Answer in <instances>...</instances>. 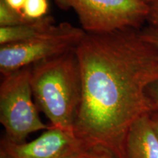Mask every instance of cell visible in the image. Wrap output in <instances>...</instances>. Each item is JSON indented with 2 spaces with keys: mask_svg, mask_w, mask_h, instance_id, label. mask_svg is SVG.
Returning a JSON list of instances; mask_svg holds the SVG:
<instances>
[{
  "mask_svg": "<svg viewBox=\"0 0 158 158\" xmlns=\"http://www.w3.org/2000/svg\"><path fill=\"white\" fill-rule=\"evenodd\" d=\"M81 98L74 133L115 158L138 118L153 111L148 86L158 81V51L135 29L85 33L75 48Z\"/></svg>",
  "mask_w": 158,
  "mask_h": 158,
  "instance_id": "cell-1",
  "label": "cell"
},
{
  "mask_svg": "<svg viewBox=\"0 0 158 158\" xmlns=\"http://www.w3.org/2000/svg\"><path fill=\"white\" fill-rule=\"evenodd\" d=\"M31 86L51 127L74 132L81 98V76L75 48L31 65Z\"/></svg>",
  "mask_w": 158,
  "mask_h": 158,
  "instance_id": "cell-2",
  "label": "cell"
},
{
  "mask_svg": "<svg viewBox=\"0 0 158 158\" xmlns=\"http://www.w3.org/2000/svg\"><path fill=\"white\" fill-rule=\"evenodd\" d=\"M31 70L28 66L5 75L0 85V122L5 137L14 143H23L31 133L49 127L33 102Z\"/></svg>",
  "mask_w": 158,
  "mask_h": 158,
  "instance_id": "cell-3",
  "label": "cell"
},
{
  "mask_svg": "<svg viewBox=\"0 0 158 158\" xmlns=\"http://www.w3.org/2000/svg\"><path fill=\"white\" fill-rule=\"evenodd\" d=\"M82 28L62 22L22 42L1 45L0 72L5 76L75 48L84 36Z\"/></svg>",
  "mask_w": 158,
  "mask_h": 158,
  "instance_id": "cell-4",
  "label": "cell"
},
{
  "mask_svg": "<svg viewBox=\"0 0 158 158\" xmlns=\"http://www.w3.org/2000/svg\"><path fill=\"white\" fill-rule=\"evenodd\" d=\"M63 9H73L87 33L137 29L149 14L142 0H55Z\"/></svg>",
  "mask_w": 158,
  "mask_h": 158,
  "instance_id": "cell-5",
  "label": "cell"
},
{
  "mask_svg": "<svg viewBox=\"0 0 158 158\" xmlns=\"http://www.w3.org/2000/svg\"><path fill=\"white\" fill-rule=\"evenodd\" d=\"M1 151L7 158H94L104 150L92 147L74 132L50 126L29 142L14 143L5 136Z\"/></svg>",
  "mask_w": 158,
  "mask_h": 158,
  "instance_id": "cell-6",
  "label": "cell"
},
{
  "mask_svg": "<svg viewBox=\"0 0 158 158\" xmlns=\"http://www.w3.org/2000/svg\"><path fill=\"white\" fill-rule=\"evenodd\" d=\"M149 114L138 118L130 128L126 140L127 158H158V137Z\"/></svg>",
  "mask_w": 158,
  "mask_h": 158,
  "instance_id": "cell-7",
  "label": "cell"
},
{
  "mask_svg": "<svg viewBox=\"0 0 158 158\" xmlns=\"http://www.w3.org/2000/svg\"><path fill=\"white\" fill-rule=\"evenodd\" d=\"M54 19L47 15L42 19L13 27H0V45L22 42L42 34L52 28Z\"/></svg>",
  "mask_w": 158,
  "mask_h": 158,
  "instance_id": "cell-8",
  "label": "cell"
},
{
  "mask_svg": "<svg viewBox=\"0 0 158 158\" xmlns=\"http://www.w3.org/2000/svg\"><path fill=\"white\" fill-rule=\"evenodd\" d=\"M32 21L35 20L29 19L25 16L23 12L10 8L4 0H0V27L24 24Z\"/></svg>",
  "mask_w": 158,
  "mask_h": 158,
  "instance_id": "cell-9",
  "label": "cell"
},
{
  "mask_svg": "<svg viewBox=\"0 0 158 158\" xmlns=\"http://www.w3.org/2000/svg\"><path fill=\"white\" fill-rule=\"evenodd\" d=\"M48 0H27L22 12L29 19L39 20L48 15Z\"/></svg>",
  "mask_w": 158,
  "mask_h": 158,
  "instance_id": "cell-10",
  "label": "cell"
},
{
  "mask_svg": "<svg viewBox=\"0 0 158 158\" xmlns=\"http://www.w3.org/2000/svg\"><path fill=\"white\" fill-rule=\"evenodd\" d=\"M147 95L154 110H158V81L153 82L147 89Z\"/></svg>",
  "mask_w": 158,
  "mask_h": 158,
  "instance_id": "cell-11",
  "label": "cell"
},
{
  "mask_svg": "<svg viewBox=\"0 0 158 158\" xmlns=\"http://www.w3.org/2000/svg\"><path fill=\"white\" fill-rule=\"evenodd\" d=\"M149 7L147 20L152 26V28L158 31V0H153L149 4Z\"/></svg>",
  "mask_w": 158,
  "mask_h": 158,
  "instance_id": "cell-12",
  "label": "cell"
},
{
  "mask_svg": "<svg viewBox=\"0 0 158 158\" xmlns=\"http://www.w3.org/2000/svg\"><path fill=\"white\" fill-rule=\"evenodd\" d=\"M141 34L148 42H149L158 51V31L152 28L141 31Z\"/></svg>",
  "mask_w": 158,
  "mask_h": 158,
  "instance_id": "cell-13",
  "label": "cell"
},
{
  "mask_svg": "<svg viewBox=\"0 0 158 158\" xmlns=\"http://www.w3.org/2000/svg\"><path fill=\"white\" fill-rule=\"evenodd\" d=\"M4 1L10 8L16 11L22 12L27 0H4Z\"/></svg>",
  "mask_w": 158,
  "mask_h": 158,
  "instance_id": "cell-14",
  "label": "cell"
},
{
  "mask_svg": "<svg viewBox=\"0 0 158 158\" xmlns=\"http://www.w3.org/2000/svg\"><path fill=\"white\" fill-rule=\"evenodd\" d=\"M149 117L153 129L158 137V110H154L150 113Z\"/></svg>",
  "mask_w": 158,
  "mask_h": 158,
  "instance_id": "cell-15",
  "label": "cell"
},
{
  "mask_svg": "<svg viewBox=\"0 0 158 158\" xmlns=\"http://www.w3.org/2000/svg\"><path fill=\"white\" fill-rule=\"evenodd\" d=\"M94 158H115L113 155H110V153L107 152L103 151L100 152L98 155H97Z\"/></svg>",
  "mask_w": 158,
  "mask_h": 158,
  "instance_id": "cell-16",
  "label": "cell"
},
{
  "mask_svg": "<svg viewBox=\"0 0 158 158\" xmlns=\"http://www.w3.org/2000/svg\"><path fill=\"white\" fill-rule=\"evenodd\" d=\"M0 158H7V156L5 153L3 152H0Z\"/></svg>",
  "mask_w": 158,
  "mask_h": 158,
  "instance_id": "cell-17",
  "label": "cell"
},
{
  "mask_svg": "<svg viewBox=\"0 0 158 158\" xmlns=\"http://www.w3.org/2000/svg\"><path fill=\"white\" fill-rule=\"evenodd\" d=\"M142 1L144 2H146L147 4H148V5H149V4L150 2H152L153 0H142Z\"/></svg>",
  "mask_w": 158,
  "mask_h": 158,
  "instance_id": "cell-18",
  "label": "cell"
}]
</instances>
